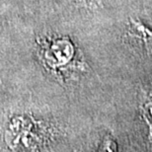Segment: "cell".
Segmentation results:
<instances>
[{
    "label": "cell",
    "mask_w": 152,
    "mask_h": 152,
    "mask_svg": "<svg viewBox=\"0 0 152 152\" xmlns=\"http://www.w3.org/2000/svg\"><path fill=\"white\" fill-rule=\"evenodd\" d=\"M74 48L66 38L54 39L48 45L45 51V59L48 66L58 68L66 65L73 58Z\"/></svg>",
    "instance_id": "6da1fadb"
},
{
    "label": "cell",
    "mask_w": 152,
    "mask_h": 152,
    "mask_svg": "<svg viewBox=\"0 0 152 152\" xmlns=\"http://www.w3.org/2000/svg\"><path fill=\"white\" fill-rule=\"evenodd\" d=\"M132 30L133 34L140 38L143 41L147 50L152 53V31L139 23L138 21H132Z\"/></svg>",
    "instance_id": "7a4b0ae2"
},
{
    "label": "cell",
    "mask_w": 152,
    "mask_h": 152,
    "mask_svg": "<svg viewBox=\"0 0 152 152\" xmlns=\"http://www.w3.org/2000/svg\"><path fill=\"white\" fill-rule=\"evenodd\" d=\"M142 115H143V120L147 124L148 129H149V140L152 142V101L144 105L143 109H142Z\"/></svg>",
    "instance_id": "3957f363"
}]
</instances>
